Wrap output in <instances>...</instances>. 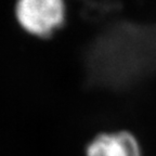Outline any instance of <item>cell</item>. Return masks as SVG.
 <instances>
[{
	"label": "cell",
	"mask_w": 156,
	"mask_h": 156,
	"mask_svg": "<svg viewBox=\"0 0 156 156\" xmlns=\"http://www.w3.org/2000/svg\"><path fill=\"white\" fill-rule=\"evenodd\" d=\"M63 0H17V22L29 34L47 37L55 33L65 21Z\"/></svg>",
	"instance_id": "cell-1"
},
{
	"label": "cell",
	"mask_w": 156,
	"mask_h": 156,
	"mask_svg": "<svg viewBox=\"0 0 156 156\" xmlns=\"http://www.w3.org/2000/svg\"><path fill=\"white\" fill-rule=\"evenodd\" d=\"M87 156H141V147L128 131L105 132L89 143Z\"/></svg>",
	"instance_id": "cell-2"
}]
</instances>
